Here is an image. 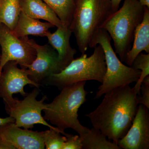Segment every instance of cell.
<instances>
[{
	"mask_svg": "<svg viewBox=\"0 0 149 149\" xmlns=\"http://www.w3.org/2000/svg\"><path fill=\"white\" fill-rule=\"evenodd\" d=\"M104 95L97 108L85 116L89 118L93 127L117 144L126 135L136 116L138 95L129 85L115 88Z\"/></svg>",
	"mask_w": 149,
	"mask_h": 149,
	"instance_id": "1",
	"label": "cell"
},
{
	"mask_svg": "<svg viewBox=\"0 0 149 149\" xmlns=\"http://www.w3.org/2000/svg\"><path fill=\"white\" fill-rule=\"evenodd\" d=\"M112 13L111 0H74L69 28L82 54L88 48L94 47L97 33Z\"/></svg>",
	"mask_w": 149,
	"mask_h": 149,
	"instance_id": "2",
	"label": "cell"
},
{
	"mask_svg": "<svg viewBox=\"0 0 149 149\" xmlns=\"http://www.w3.org/2000/svg\"><path fill=\"white\" fill-rule=\"evenodd\" d=\"M86 81H80L63 88L60 93L49 104H46L43 110L46 120L65 132L71 128L79 136L86 133L89 128L81 124L78 119V111L80 107L86 101L89 93L85 91Z\"/></svg>",
	"mask_w": 149,
	"mask_h": 149,
	"instance_id": "3",
	"label": "cell"
},
{
	"mask_svg": "<svg viewBox=\"0 0 149 149\" xmlns=\"http://www.w3.org/2000/svg\"><path fill=\"white\" fill-rule=\"evenodd\" d=\"M145 10V6L137 0H124L121 7L112 13L102 27L113 41L115 52L121 62L131 49Z\"/></svg>",
	"mask_w": 149,
	"mask_h": 149,
	"instance_id": "4",
	"label": "cell"
},
{
	"mask_svg": "<svg viewBox=\"0 0 149 149\" xmlns=\"http://www.w3.org/2000/svg\"><path fill=\"white\" fill-rule=\"evenodd\" d=\"M106 72L104 53L101 46L94 47L93 54L88 56L83 54L74 59L61 72L51 74L42 83L63 88L80 81L95 80L102 83Z\"/></svg>",
	"mask_w": 149,
	"mask_h": 149,
	"instance_id": "5",
	"label": "cell"
},
{
	"mask_svg": "<svg viewBox=\"0 0 149 149\" xmlns=\"http://www.w3.org/2000/svg\"><path fill=\"white\" fill-rule=\"evenodd\" d=\"M98 45L101 46L104 53L106 72L95 99L100 98L115 88L136 83L141 74L139 70L125 65L120 61L112 47L109 34L103 28L100 29L96 35L94 47Z\"/></svg>",
	"mask_w": 149,
	"mask_h": 149,
	"instance_id": "6",
	"label": "cell"
},
{
	"mask_svg": "<svg viewBox=\"0 0 149 149\" xmlns=\"http://www.w3.org/2000/svg\"><path fill=\"white\" fill-rule=\"evenodd\" d=\"M39 93V88L35 87L31 93H27L23 100H19L18 99L14 98L8 103L5 104L7 113L14 118L15 123L20 128L32 129L35 124H42L59 131L66 137L68 134L54 127L44 119L42 115V111L46 108V103L44 102L47 97L45 95L40 100H37L36 98Z\"/></svg>",
	"mask_w": 149,
	"mask_h": 149,
	"instance_id": "7",
	"label": "cell"
},
{
	"mask_svg": "<svg viewBox=\"0 0 149 149\" xmlns=\"http://www.w3.org/2000/svg\"><path fill=\"white\" fill-rule=\"evenodd\" d=\"M25 37H17L5 24H0L1 61L0 73L9 61H16L22 68L26 69L36 57V50L26 41Z\"/></svg>",
	"mask_w": 149,
	"mask_h": 149,
	"instance_id": "8",
	"label": "cell"
},
{
	"mask_svg": "<svg viewBox=\"0 0 149 149\" xmlns=\"http://www.w3.org/2000/svg\"><path fill=\"white\" fill-rule=\"evenodd\" d=\"M25 39L36 52L35 60L26 68L28 77L40 88L46 78L61 72L66 66L60 60L56 51L50 45H40L28 37Z\"/></svg>",
	"mask_w": 149,
	"mask_h": 149,
	"instance_id": "9",
	"label": "cell"
},
{
	"mask_svg": "<svg viewBox=\"0 0 149 149\" xmlns=\"http://www.w3.org/2000/svg\"><path fill=\"white\" fill-rule=\"evenodd\" d=\"M45 148L43 131L21 129L15 122L0 125V149Z\"/></svg>",
	"mask_w": 149,
	"mask_h": 149,
	"instance_id": "10",
	"label": "cell"
},
{
	"mask_svg": "<svg viewBox=\"0 0 149 149\" xmlns=\"http://www.w3.org/2000/svg\"><path fill=\"white\" fill-rule=\"evenodd\" d=\"M16 61H10L3 67L0 73V98L4 103L7 104L13 100V95L19 93L23 97L27 93L24 91L25 85L39 87L28 77L27 69L19 68Z\"/></svg>",
	"mask_w": 149,
	"mask_h": 149,
	"instance_id": "11",
	"label": "cell"
},
{
	"mask_svg": "<svg viewBox=\"0 0 149 149\" xmlns=\"http://www.w3.org/2000/svg\"><path fill=\"white\" fill-rule=\"evenodd\" d=\"M149 109L139 104L132 125L117 145L121 149H149Z\"/></svg>",
	"mask_w": 149,
	"mask_h": 149,
	"instance_id": "12",
	"label": "cell"
},
{
	"mask_svg": "<svg viewBox=\"0 0 149 149\" xmlns=\"http://www.w3.org/2000/svg\"><path fill=\"white\" fill-rule=\"evenodd\" d=\"M72 33L69 27L57 28L55 32L51 33L49 31L46 36L49 44L57 52L60 60L66 67L74 59L77 52L70 42Z\"/></svg>",
	"mask_w": 149,
	"mask_h": 149,
	"instance_id": "13",
	"label": "cell"
},
{
	"mask_svg": "<svg viewBox=\"0 0 149 149\" xmlns=\"http://www.w3.org/2000/svg\"><path fill=\"white\" fill-rule=\"evenodd\" d=\"M143 51L149 54V8L146 6L143 21L136 28L132 47L123 62L131 67L136 56Z\"/></svg>",
	"mask_w": 149,
	"mask_h": 149,
	"instance_id": "14",
	"label": "cell"
},
{
	"mask_svg": "<svg viewBox=\"0 0 149 149\" xmlns=\"http://www.w3.org/2000/svg\"><path fill=\"white\" fill-rule=\"evenodd\" d=\"M19 3L22 11L28 16L44 19L57 28L65 27L53 10L42 0H19Z\"/></svg>",
	"mask_w": 149,
	"mask_h": 149,
	"instance_id": "15",
	"label": "cell"
},
{
	"mask_svg": "<svg viewBox=\"0 0 149 149\" xmlns=\"http://www.w3.org/2000/svg\"><path fill=\"white\" fill-rule=\"evenodd\" d=\"M54 27L50 22H42L30 17L21 11L16 26L12 31L19 38L29 35L44 37L49 32V29Z\"/></svg>",
	"mask_w": 149,
	"mask_h": 149,
	"instance_id": "16",
	"label": "cell"
},
{
	"mask_svg": "<svg viewBox=\"0 0 149 149\" xmlns=\"http://www.w3.org/2000/svg\"><path fill=\"white\" fill-rule=\"evenodd\" d=\"M79 136L82 140V149H121L94 127L89 128L86 133Z\"/></svg>",
	"mask_w": 149,
	"mask_h": 149,
	"instance_id": "17",
	"label": "cell"
},
{
	"mask_svg": "<svg viewBox=\"0 0 149 149\" xmlns=\"http://www.w3.org/2000/svg\"><path fill=\"white\" fill-rule=\"evenodd\" d=\"M21 12L19 0H0V24L13 31Z\"/></svg>",
	"mask_w": 149,
	"mask_h": 149,
	"instance_id": "18",
	"label": "cell"
},
{
	"mask_svg": "<svg viewBox=\"0 0 149 149\" xmlns=\"http://www.w3.org/2000/svg\"><path fill=\"white\" fill-rule=\"evenodd\" d=\"M53 10L65 28H69L73 16L74 0H42Z\"/></svg>",
	"mask_w": 149,
	"mask_h": 149,
	"instance_id": "19",
	"label": "cell"
},
{
	"mask_svg": "<svg viewBox=\"0 0 149 149\" xmlns=\"http://www.w3.org/2000/svg\"><path fill=\"white\" fill-rule=\"evenodd\" d=\"M131 67L141 71L140 78L133 87L138 95H141V83L145 77L149 76V54L141 53L136 56L132 63Z\"/></svg>",
	"mask_w": 149,
	"mask_h": 149,
	"instance_id": "20",
	"label": "cell"
},
{
	"mask_svg": "<svg viewBox=\"0 0 149 149\" xmlns=\"http://www.w3.org/2000/svg\"><path fill=\"white\" fill-rule=\"evenodd\" d=\"M59 131L52 128L43 131V138L47 149H62L66 137L62 136Z\"/></svg>",
	"mask_w": 149,
	"mask_h": 149,
	"instance_id": "21",
	"label": "cell"
},
{
	"mask_svg": "<svg viewBox=\"0 0 149 149\" xmlns=\"http://www.w3.org/2000/svg\"><path fill=\"white\" fill-rule=\"evenodd\" d=\"M140 92L142 96H138L139 104H142L149 109V76L145 77L141 83Z\"/></svg>",
	"mask_w": 149,
	"mask_h": 149,
	"instance_id": "22",
	"label": "cell"
},
{
	"mask_svg": "<svg viewBox=\"0 0 149 149\" xmlns=\"http://www.w3.org/2000/svg\"><path fill=\"white\" fill-rule=\"evenodd\" d=\"M62 149H82L81 137L77 135L68 134Z\"/></svg>",
	"mask_w": 149,
	"mask_h": 149,
	"instance_id": "23",
	"label": "cell"
},
{
	"mask_svg": "<svg viewBox=\"0 0 149 149\" xmlns=\"http://www.w3.org/2000/svg\"><path fill=\"white\" fill-rule=\"evenodd\" d=\"M122 1V0H111L113 13L116 11L119 8V6Z\"/></svg>",
	"mask_w": 149,
	"mask_h": 149,
	"instance_id": "24",
	"label": "cell"
},
{
	"mask_svg": "<svg viewBox=\"0 0 149 149\" xmlns=\"http://www.w3.org/2000/svg\"><path fill=\"white\" fill-rule=\"evenodd\" d=\"M10 122H15V120L13 118L10 116L5 118L0 117V125Z\"/></svg>",
	"mask_w": 149,
	"mask_h": 149,
	"instance_id": "25",
	"label": "cell"
},
{
	"mask_svg": "<svg viewBox=\"0 0 149 149\" xmlns=\"http://www.w3.org/2000/svg\"><path fill=\"white\" fill-rule=\"evenodd\" d=\"M137 1H138L142 5L149 8V0H137Z\"/></svg>",
	"mask_w": 149,
	"mask_h": 149,
	"instance_id": "26",
	"label": "cell"
},
{
	"mask_svg": "<svg viewBox=\"0 0 149 149\" xmlns=\"http://www.w3.org/2000/svg\"><path fill=\"white\" fill-rule=\"evenodd\" d=\"M1 48L0 47V63H1Z\"/></svg>",
	"mask_w": 149,
	"mask_h": 149,
	"instance_id": "27",
	"label": "cell"
}]
</instances>
